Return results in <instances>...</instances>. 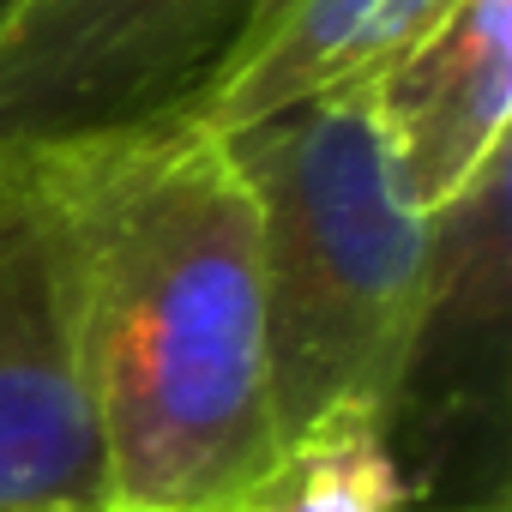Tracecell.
I'll list each match as a JSON object with an SVG mask.
<instances>
[{"label": "cell", "mask_w": 512, "mask_h": 512, "mask_svg": "<svg viewBox=\"0 0 512 512\" xmlns=\"http://www.w3.org/2000/svg\"><path fill=\"white\" fill-rule=\"evenodd\" d=\"M13 157L37 169L61 223L109 512H241L284 434L260 223L229 145L175 121Z\"/></svg>", "instance_id": "obj_1"}, {"label": "cell", "mask_w": 512, "mask_h": 512, "mask_svg": "<svg viewBox=\"0 0 512 512\" xmlns=\"http://www.w3.org/2000/svg\"><path fill=\"white\" fill-rule=\"evenodd\" d=\"M223 145L260 223L278 434L296 440L332 410H374L392 428L428 302L434 229L392 187L368 85L302 103Z\"/></svg>", "instance_id": "obj_2"}, {"label": "cell", "mask_w": 512, "mask_h": 512, "mask_svg": "<svg viewBox=\"0 0 512 512\" xmlns=\"http://www.w3.org/2000/svg\"><path fill=\"white\" fill-rule=\"evenodd\" d=\"M278 0H25L0 37V151L193 121Z\"/></svg>", "instance_id": "obj_3"}, {"label": "cell", "mask_w": 512, "mask_h": 512, "mask_svg": "<svg viewBox=\"0 0 512 512\" xmlns=\"http://www.w3.org/2000/svg\"><path fill=\"white\" fill-rule=\"evenodd\" d=\"M0 512H109L61 223L13 151H0Z\"/></svg>", "instance_id": "obj_4"}, {"label": "cell", "mask_w": 512, "mask_h": 512, "mask_svg": "<svg viewBox=\"0 0 512 512\" xmlns=\"http://www.w3.org/2000/svg\"><path fill=\"white\" fill-rule=\"evenodd\" d=\"M368 109L398 199L416 217L458 205L506 163L512 0H458L428 37L368 79Z\"/></svg>", "instance_id": "obj_5"}, {"label": "cell", "mask_w": 512, "mask_h": 512, "mask_svg": "<svg viewBox=\"0 0 512 512\" xmlns=\"http://www.w3.org/2000/svg\"><path fill=\"white\" fill-rule=\"evenodd\" d=\"M458 0H278L229 79L193 115L217 139L380 79Z\"/></svg>", "instance_id": "obj_6"}, {"label": "cell", "mask_w": 512, "mask_h": 512, "mask_svg": "<svg viewBox=\"0 0 512 512\" xmlns=\"http://www.w3.org/2000/svg\"><path fill=\"white\" fill-rule=\"evenodd\" d=\"M241 512H410L392 428L374 410H332L296 440Z\"/></svg>", "instance_id": "obj_7"}, {"label": "cell", "mask_w": 512, "mask_h": 512, "mask_svg": "<svg viewBox=\"0 0 512 512\" xmlns=\"http://www.w3.org/2000/svg\"><path fill=\"white\" fill-rule=\"evenodd\" d=\"M25 13V0H0V37H7V25Z\"/></svg>", "instance_id": "obj_8"}]
</instances>
